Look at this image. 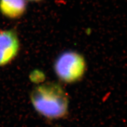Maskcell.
I'll return each mask as SVG.
<instances>
[{
	"label": "cell",
	"instance_id": "cell-1",
	"mask_svg": "<svg viewBox=\"0 0 127 127\" xmlns=\"http://www.w3.org/2000/svg\"><path fill=\"white\" fill-rule=\"evenodd\" d=\"M30 100L36 112L48 120H60L68 113V95L61 85L55 82H46L35 87L30 94Z\"/></svg>",
	"mask_w": 127,
	"mask_h": 127
},
{
	"label": "cell",
	"instance_id": "cell-2",
	"mask_svg": "<svg viewBox=\"0 0 127 127\" xmlns=\"http://www.w3.org/2000/svg\"><path fill=\"white\" fill-rule=\"evenodd\" d=\"M54 71L62 82L75 83L82 78L87 70L85 57L79 52L68 50L58 55L54 63Z\"/></svg>",
	"mask_w": 127,
	"mask_h": 127
},
{
	"label": "cell",
	"instance_id": "cell-3",
	"mask_svg": "<svg viewBox=\"0 0 127 127\" xmlns=\"http://www.w3.org/2000/svg\"><path fill=\"white\" fill-rule=\"evenodd\" d=\"M20 50L21 41L16 30L0 28V67L12 63Z\"/></svg>",
	"mask_w": 127,
	"mask_h": 127
},
{
	"label": "cell",
	"instance_id": "cell-4",
	"mask_svg": "<svg viewBox=\"0 0 127 127\" xmlns=\"http://www.w3.org/2000/svg\"><path fill=\"white\" fill-rule=\"evenodd\" d=\"M27 0H0V14L9 20H18L27 10Z\"/></svg>",
	"mask_w": 127,
	"mask_h": 127
},
{
	"label": "cell",
	"instance_id": "cell-5",
	"mask_svg": "<svg viewBox=\"0 0 127 127\" xmlns=\"http://www.w3.org/2000/svg\"><path fill=\"white\" fill-rule=\"evenodd\" d=\"M42 1H43V0H27V2H39Z\"/></svg>",
	"mask_w": 127,
	"mask_h": 127
}]
</instances>
